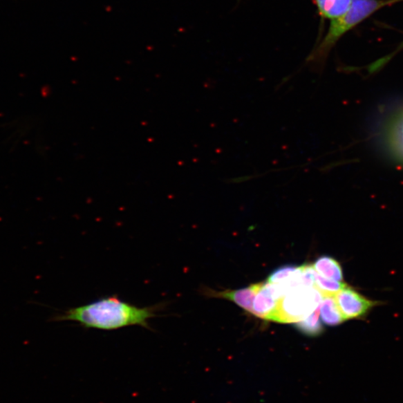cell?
Segmentation results:
<instances>
[{"instance_id":"cell-1","label":"cell","mask_w":403,"mask_h":403,"mask_svg":"<svg viewBox=\"0 0 403 403\" xmlns=\"http://www.w3.org/2000/svg\"><path fill=\"white\" fill-rule=\"evenodd\" d=\"M164 304L140 308L121 301L117 296L68 309L55 317L57 321H73L86 329L112 331L139 326L151 330L149 321L158 316Z\"/></svg>"},{"instance_id":"cell-2","label":"cell","mask_w":403,"mask_h":403,"mask_svg":"<svg viewBox=\"0 0 403 403\" xmlns=\"http://www.w3.org/2000/svg\"><path fill=\"white\" fill-rule=\"evenodd\" d=\"M390 1L382 0H353L349 10L343 16L332 20L324 39L309 55L307 62L320 63L324 61L335 44L354 26L379 10L390 5Z\"/></svg>"},{"instance_id":"cell-3","label":"cell","mask_w":403,"mask_h":403,"mask_svg":"<svg viewBox=\"0 0 403 403\" xmlns=\"http://www.w3.org/2000/svg\"><path fill=\"white\" fill-rule=\"evenodd\" d=\"M323 296L317 288L298 286L290 289L280 299L274 321L288 324L302 321L321 306Z\"/></svg>"},{"instance_id":"cell-4","label":"cell","mask_w":403,"mask_h":403,"mask_svg":"<svg viewBox=\"0 0 403 403\" xmlns=\"http://www.w3.org/2000/svg\"><path fill=\"white\" fill-rule=\"evenodd\" d=\"M335 298L346 321L362 319L378 304L364 297L349 285L337 292Z\"/></svg>"},{"instance_id":"cell-5","label":"cell","mask_w":403,"mask_h":403,"mask_svg":"<svg viewBox=\"0 0 403 403\" xmlns=\"http://www.w3.org/2000/svg\"><path fill=\"white\" fill-rule=\"evenodd\" d=\"M274 284L262 283L252 305V313L261 319L274 321L280 299Z\"/></svg>"},{"instance_id":"cell-6","label":"cell","mask_w":403,"mask_h":403,"mask_svg":"<svg viewBox=\"0 0 403 403\" xmlns=\"http://www.w3.org/2000/svg\"><path fill=\"white\" fill-rule=\"evenodd\" d=\"M386 142L393 158L403 165V111L390 122Z\"/></svg>"},{"instance_id":"cell-7","label":"cell","mask_w":403,"mask_h":403,"mask_svg":"<svg viewBox=\"0 0 403 403\" xmlns=\"http://www.w3.org/2000/svg\"><path fill=\"white\" fill-rule=\"evenodd\" d=\"M262 283H258L245 288L215 293L214 296L229 299V301L245 309V311L252 313L253 301H254V299Z\"/></svg>"},{"instance_id":"cell-8","label":"cell","mask_w":403,"mask_h":403,"mask_svg":"<svg viewBox=\"0 0 403 403\" xmlns=\"http://www.w3.org/2000/svg\"><path fill=\"white\" fill-rule=\"evenodd\" d=\"M352 1L353 0H315L321 16L332 21L348 12Z\"/></svg>"},{"instance_id":"cell-9","label":"cell","mask_w":403,"mask_h":403,"mask_svg":"<svg viewBox=\"0 0 403 403\" xmlns=\"http://www.w3.org/2000/svg\"><path fill=\"white\" fill-rule=\"evenodd\" d=\"M320 314L322 321L328 326H339L346 321L337 306L335 295L323 296Z\"/></svg>"},{"instance_id":"cell-10","label":"cell","mask_w":403,"mask_h":403,"mask_svg":"<svg viewBox=\"0 0 403 403\" xmlns=\"http://www.w3.org/2000/svg\"><path fill=\"white\" fill-rule=\"evenodd\" d=\"M313 267L318 274L321 276L343 282L344 275L343 270L339 262L330 256H321L318 258Z\"/></svg>"},{"instance_id":"cell-11","label":"cell","mask_w":403,"mask_h":403,"mask_svg":"<svg viewBox=\"0 0 403 403\" xmlns=\"http://www.w3.org/2000/svg\"><path fill=\"white\" fill-rule=\"evenodd\" d=\"M320 307L301 321L295 323L297 329L303 334L315 337L320 335L324 332V328L320 321Z\"/></svg>"},{"instance_id":"cell-12","label":"cell","mask_w":403,"mask_h":403,"mask_svg":"<svg viewBox=\"0 0 403 403\" xmlns=\"http://www.w3.org/2000/svg\"><path fill=\"white\" fill-rule=\"evenodd\" d=\"M301 268V266L294 265H286L279 268L269 276L267 282L272 284L286 283L299 274Z\"/></svg>"},{"instance_id":"cell-13","label":"cell","mask_w":403,"mask_h":403,"mask_svg":"<svg viewBox=\"0 0 403 403\" xmlns=\"http://www.w3.org/2000/svg\"><path fill=\"white\" fill-rule=\"evenodd\" d=\"M315 284L316 288L320 290L323 295H335L348 285L343 282L325 278L317 273Z\"/></svg>"},{"instance_id":"cell-14","label":"cell","mask_w":403,"mask_h":403,"mask_svg":"<svg viewBox=\"0 0 403 403\" xmlns=\"http://www.w3.org/2000/svg\"><path fill=\"white\" fill-rule=\"evenodd\" d=\"M389 1L391 4H393L397 2L403 1V0H389Z\"/></svg>"}]
</instances>
